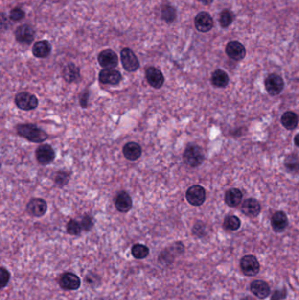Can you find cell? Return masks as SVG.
Returning <instances> with one entry per match:
<instances>
[{"label":"cell","instance_id":"6da1fadb","mask_svg":"<svg viewBox=\"0 0 299 300\" xmlns=\"http://www.w3.org/2000/svg\"><path fill=\"white\" fill-rule=\"evenodd\" d=\"M17 133L19 136L34 143H42L47 139L46 133L33 124L19 125Z\"/></svg>","mask_w":299,"mask_h":300},{"label":"cell","instance_id":"7a4b0ae2","mask_svg":"<svg viewBox=\"0 0 299 300\" xmlns=\"http://www.w3.org/2000/svg\"><path fill=\"white\" fill-rule=\"evenodd\" d=\"M205 160V155L202 148L198 145L190 144L184 153V161L186 164L191 168H196L202 164Z\"/></svg>","mask_w":299,"mask_h":300},{"label":"cell","instance_id":"3957f363","mask_svg":"<svg viewBox=\"0 0 299 300\" xmlns=\"http://www.w3.org/2000/svg\"><path fill=\"white\" fill-rule=\"evenodd\" d=\"M240 267V271L247 277H255L261 270L260 262L253 254H247L241 258Z\"/></svg>","mask_w":299,"mask_h":300},{"label":"cell","instance_id":"277c9868","mask_svg":"<svg viewBox=\"0 0 299 300\" xmlns=\"http://www.w3.org/2000/svg\"><path fill=\"white\" fill-rule=\"evenodd\" d=\"M15 104L22 110H34L38 106V98L29 92H20L15 96Z\"/></svg>","mask_w":299,"mask_h":300},{"label":"cell","instance_id":"5b68a950","mask_svg":"<svg viewBox=\"0 0 299 300\" xmlns=\"http://www.w3.org/2000/svg\"><path fill=\"white\" fill-rule=\"evenodd\" d=\"M207 199V191L200 185H192L186 191L187 201L194 207L202 206Z\"/></svg>","mask_w":299,"mask_h":300},{"label":"cell","instance_id":"8992f818","mask_svg":"<svg viewBox=\"0 0 299 300\" xmlns=\"http://www.w3.org/2000/svg\"><path fill=\"white\" fill-rule=\"evenodd\" d=\"M123 68L127 71H136L139 68V62L135 53L130 48H124L120 53Z\"/></svg>","mask_w":299,"mask_h":300},{"label":"cell","instance_id":"52a82bcc","mask_svg":"<svg viewBox=\"0 0 299 300\" xmlns=\"http://www.w3.org/2000/svg\"><path fill=\"white\" fill-rule=\"evenodd\" d=\"M36 159L40 164L46 166L52 163L55 158V152L50 145L43 144L39 146L35 152Z\"/></svg>","mask_w":299,"mask_h":300},{"label":"cell","instance_id":"ba28073f","mask_svg":"<svg viewBox=\"0 0 299 300\" xmlns=\"http://www.w3.org/2000/svg\"><path fill=\"white\" fill-rule=\"evenodd\" d=\"M60 287L65 291H76L81 286V279L78 276L72 272H65L60 277Z\"/></svg>","mask_w":299,"mask_h":300},{"label":"cell","instance_id":"9c48e42d","mask_svg":"<svg viewBox=\"0 0 299 300\" xmlns=\"http://www.w3.org/2000/svg\"><path fill=\"white\" fill-rule=\"evenodd\" d=\"M266 91L271 96H277L284 88V82L282 77L276 74H271L265 79Z\"/></svg>","mask_w":299,"mask_h":300},{"label":"cell","instance_id":"30bf717a","mask_svg":"<svg viewBox=\"0 0 299 300\" xmlns=\"http://www.w3.org/2000/svg\"><path fill=\"white\" fill-rule=\"evenodd\" d=\"M97 61L102 68L106 69H114L118 64V55L112 49H106L99 53Z\"/></svg>","mask_w":299,"mask_h":300},{"label":"cell","instance_id":"8fae6325","mask_svg":"<svg viewBox=\"0 0 299 300\" xmlns=\"http://www.w3.org/2000/svg\"><path fill=\"white\" fill-rule=\"evenodd\" d=\"M35 32L34 28L29 25H22L18 27L15 31V38L18 43L29 45L34 42Z\"/></svg>","mask_w":299,"mask_h":300},{"label":"cell","instance_id":"7c38bea8","mask_svg":"<svg viewBox=\"0 0 299 300\" xmlns=\"http://www.w3.org/2000/svg\"><path fill=\"white\" fill-rule=\"evenodd\" d=\"M26 211L33 217H42L47 210L46 202L43 199H32L26 205Z\"/></svg>","mask_w":299,"mask_h":300},{"label":"cell","instance_id":"4fadbf2b","mask_svg":"<svg viewBox=\"0 0 299 300\" xmlns=\"http://www.w3.org/2000/svg\"><path fill=\"white\" fill-rule=\"evenodd\" d=\"M194 23L197 30L201 33H207L211 31L214 25V22L211 15L206 12L198 13L195 18Z\"/></svg>","mask_w":299,"mask_h":300},{"label":"cell","instance_id":"5bb4252c","mask_svg":"<svg viewBox=\"0 0 299 300\" xmlns=\"http://www.w3.org/2000/svg\"><path fill=\"white\" fill-rule=\"evenodd\" d=\"M122 80V76L120 72L110 69H104L99 73V81L103 85H117Z\"/></svg>","mask_w":299,"mask_h":300},{"label":"cell","instance_id":"9a60e30c","mask_svg":"<svg viewBox=\"0 0 299 300\" xmlns=\"http://www.w3.org/2000/svg\"><path fill=\"white\" fill-rule=\"evenodd\" d=\"M145 76L148 81V85L155 89H160L164 84L163 74L158 69L155 68V67H149L147 69Z\"/></svg>","mask_w":299,"mask_h":300},{"label":"cell","instance_id":"2e32d148","mask_svg":"<svg viewBox=\"0 0 299 300\" xmlns=\"http://www.w3.org/2000/svg\"><path fill=\"white\" fill-rule=\"evenodd\" d=\"M226 53L231 59L240 61L243 59L246 55V49L241 43L237 41H232L228 43L226 46Z\"/></svg>","mask_w":299,"mask_h":300},{"label":"cell","instance_id":"e0dca14e","mask_svg":"<svg viewBox=\"0 0 299 300\" xmlns=\"http://www.w3.org/2000/svg\"><path fill=\"white\" fill-rule=\"evenodd\" d=\"M249 289H250V292L260 300H264L270 296V286L269 283L263 280L253 281L250 283Z\"/></svg>","mask_w":299,"mask_h":300},{"label":"cell","instance_id":"ac0fdd59","mask_svg":"<svg viewBox=\"0 0 299 300\" xmlns=\"http://www.w3.org/2000/svg\"><path fill=\"white\" fill-rule=\"evenodd\" d=\"M114 203H115V207L117 208V210L124 213L130 211L133 207V200H132L130 195L124 190L118 192L115 198Z\"/></svg>","mask_w":299,"mask_h":300},{"label":"cell","instance_id":"d6986e66","mask_svg":"<svg viewBox=\"0 0 299 300\" xmlns=\"http://www.w3.org/2000/svg\"><path fill=\"white\" fill-rule=\"evenodd\" d=\"M289 220L285 212L282 211L275 212L271 218V227L276 232H282L288 228Z\"/></svg>","mask_w":299,"mask_h":300},{"label":"cell","instance_id":"ffe728a7","mask_svg":"<svg viewBox=\"0 0 299 300\" xmlns=\"http://www.w3.org/2000/svg\"><path fill=\"white\" fill-rule=\"evenodd\" d=\"M241 211L245 215L250 217V218H254L259 215L261 212V205L256 199H246L242 203Z\"/></svg>","mask_w":299,"mask_h":300},{"label":"cell","instance_id":"44dd1931","mask_svg":"<svg viewBox=\"0 0 299 300\" xmlns=\"http://www.w3.org/2000/svg\"><path fill=\"white\" fill-rule=\"evenodd\" d=\"M63 77L67 83H76L80 80V69L74 64H69L63 69Z\"/></svg>","mask_w":299,"mask_h":300},{"label":"cell","instance_id":"7402d4cb","mask_svg":"<svg viewBox=\"0 0 299 300\" xmlns=\"http://www.w3.org/2000/svg\"><path fill=\"white\" fill-rule=\"evenodd\" d=\"M141 147L136 142H128L123 148V154L127 160L136 161L141 156Z\"/></svg>","mask_w":299,"mask_h":300},{"label":"cell","instance_id":"603a6c76","mask_svg":"<svg viewBox=\"0 0 299 300\" xmlns=\"http://www.w3.org/2000/svg\"><path fill=\"white\" fill-rule=\"evenodd\" d=\"M242 198H243V194L240 190L237 188H232L226 192L225 201L228 207L236 208L241 203Z\"/></svg>","mask_w":299,"mask_h":300},{"label":"cell","instance_id":"cb8c5ba5","mask_svg":"<svg viewBox=\"0 0 299 300\" xmlns=\"http://www.w3.org/2000/svg\"><path fill=\"white\" fill-rule=\"evenodd\" d=\"M33 55L37 58H46L51 53V44L47 41H40L34 43Z\"/></svg>","mask_w":299,"mask_h":300},{"label":"cell","instance_id":"d4e9b609","mask_svg":"<svg viewBox=\"0 0 299 300\" xmlns=\"http://www.w3.org/2000/svg\"><path fill=\"white\" fill-rule=\"evenodd\" d=\"M211 84L218 88H224L228 86L229 84L228 73L222 69L215 70L211 76Z\"/></svg>","mask_w":299,"mask_h":300},{"label":"cell","instance_id":"484cf974","mask_svg":"<svg viewBox=\"0 0 299 300\" xmlns=\"http://www.w3.org/2000/svg\"><path fill=\"white\" fill-rule=\"evenodd\" d=\"M281 122L288 130H293L299 125V117L293 112H286L282 115Z\"/></svg>","mask_w":299,"mask_h":300},{"label":"cell","instance_id":"4316f807","mask_svg":"<svg viewBox=\"0 0 299 300\" xmlns=\"http://www.w3.org/2000/svg\"><path fill=\"white\" fill-rule=\"evenodd\" d=\"M284 167L285 169L292 174L299 173V156L296 154H291L287 156L284 159Z\"/></svg>","mask_w":299,"mask_h":300},{"label":"cell","instance_id":"83f0119b","mask_svg":"<svg viewBox=\"0 0 299 300\" xmlns=\"http://www.w3.org/2000/svg\"><path fill=\"white\" fill-rule=\"evenodd\" d=\"M132 255L135 258V259H145L146 257H148V254H149V249L146 245L144 244H140V243H137L132 247Z\"/></svg>","mask_w":299,"mask_h":300},{"label":"cell","instance_id":"f1b7e54d","mask_svg":"<svg viewBox=\"0 0 299 300\" xmlns=\"http://www.w3.org/2000/svg\"><path fill=\"white\" fill-rule=\"evenodd\" d=\"M224 229L228 231H236L238 229H240L241 226V221L240 219L234 215H229L226 217V219L224 220Z\"/></svg>","mask_w":299,"mask_h":300},{"label":"cell","instance_id":"f546056e","mask_svg":"<svg viewBox=\"0 0 299 300\" xmlns=\"http://www.w3.org/2000/svg\"><path fill=\"white\" fill-rule=\"evenodd\" d=\"M161 18L167 23H172L177 18V11L170 4L163 5L161 8Z\"/></svg>","mask_w":299,"mask_h":300},{"label":"cell","instance_id":"4dcf8cb0","mask_svg":"<svg viewBox=\"0 0 299 300\" xmlns=\"http://www.w3.org/2000/svg\"><path fill=\"white\" fill-rule=\"evenodd\" d=\"M69 178H70L69 172L64 171V170H60L57 173L55 174L54 183H55V185L58 186L60 188H63L69 183Z\"/></svg>","mask_w":299,"mask_h":300},{"label":"cell","instance_id":"1f68e13d","mask_svg":"<svg viewBox=\"0 0 299 300\" xmlns=\"http://www.w3.org/2000/svg\"><path fill=\"white\" fill-rule=\"evenodd\" d=\"M233 21V14L229 10H224L219 16V23L224 28L228 27Z\"/></svg>","mask_w":299,"mask_h":300},{"label":"cell","instance_id":"d6a6232c","mask_svg":"<svg viewBox=\"0 0 299 300\" xmlns=\"http://www.w3.org/2000/svg\"><path fill=\"white\" fill-rule=\"evenodd\" d=\"M66 229H67L68 233L70 235H79L81 232L83 231L81 223L75 220H70L68 222Z\"/></svg>","mask_w":299,"mask_h":300},{"label":"cell","instance_id":"836d02e7","mask_svg":"<svg viewBox=\"0 0 299 300\" xmlns=\"http://www.w3.org/2000/svg\"><path fill=\"white\" fill-rule=\"evenodd\" d=\"M207 226L202 223V222H198L196 223L192 229V232H193L195 236L198 238H203L206 236L207 234Z\"/></svg>","mask_w":299,"mask_h":300},{"label":"cell","instance_id":"e575fe53","mask_svg":"<svg viewBox=\"0 0 299 300\" xmlns=\"http://www.w3.org/2000/svg\"><path fill=\"white\" fill-rule=\"evenodd\" d=\"M11 278V274L8 270H6L4 267H1L0 269V287L4 289L9 283Z\"/></svg>","mask_w":299,"mask_h":300},{"label":"cell","instance_id":"d590c367","mask_svg":"<svg viewBox=\"0 0 299 300\" xmlns=\"http://www.w3.org/2000/svg\"><path fill=\"white\" fill-rule=\"evenodd\" d=\"M80 223L83 230L88 232V231L92 229L93 226H94V220H93L92 217H91L90 215H85L82 219V221H81Z\"/></svg>","mask_w":299,"mask_h":300},{"label":"cell","instance_id":"8d00e7d4","mask_svg":"<svg viewBox=\"0 0 299 300\" xmlns=\"http://www.w3.org/2000/svg\"><path fill=\"white\" fill-rule=\"evenodd\" d=\"M25 17V12L20 8L13 9L10 13V19L13 22H20Z\"/></svg>","mask_w":299,"mask_h":300},{"label":"cell","instance_id":"74e56055","mask_svg":"<svg viewBox=\"0 0 299 300\" xmlns=\"http://www.w3.org/2000/svg\"><path fill=\"white\" fill-rule=\"evenodd\" d=\"M286 288L283 287L281 290H276L270 298V300H283L286 299Z\"/></svg>","mask_w":299,"mask_h":300},{"label":"cell","instance_id":"f35d334b","mask_svg":"<svg viewBox=\"0 0 299 300\" xmlns=\"http://www.w3.org/2000/svg\"><path fill=\"white\" fill-rule=\"evenodd\" d=\"M88 100H89V92H84L82 94V96L80 97V104L81 106L83 107V108H86L87 106H88Z\"/></svg>","mask_w":299,"mask_h":300},{"label":"cell","instance_id":"ab89813d","mask_svg":"<svg viewBox=\"0 0 299 300\" xmlns=\"http://www.w3.org/2000/svg\"><path fill=\"white\" fill-rule=\"evenodd\" d=\"M202 4H206V5H208V4H211L212 2H213V0H199Z\"/></svg>","mask_w":299,"mask_h":300},{"label":"cell","instance_id":"60d3db41","mask_svg":"<svg viewBox=\"0 0 299 300\" xmlns=\"http://www.w3.org/2000/svg\"><path fill=\"white\" fill-rule=\"evenodd\" d=\"M294 142H295L296 146L299 148V133L295 136V138H294Z\"/></svg>","mask_w":299,"mask_h":300},{"label":"cell","instance_id":"b9f144b4","mask_svg":"<svg viewBox=\"0 0 299 300\" xmlns=\"http://www.w3.org/2000/svg\"><path fill=\"white\" fill-rule=\"evenodd\" d=\"M253 300V299H252V298H251V297H249V296H247V297H245V298H243V299H241V300Z\"/></svg>","mask_w":299,"mask_h":300}]
</instances>
